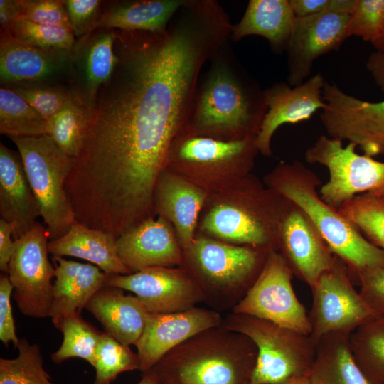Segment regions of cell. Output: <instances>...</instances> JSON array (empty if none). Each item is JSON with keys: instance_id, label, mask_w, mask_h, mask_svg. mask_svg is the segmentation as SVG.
<instances>
[{"instance_id": "21", "label": "cell", "mask_w": 384, "mask_h": 384, "mask_svg": "<svg viewBox=\"0 0 384 384\" xmlns=\"http://www.w3.org/2000/svg\"><path fill=\"white\" fill-rule=\"evenodd\" d=\"M121 262L132 272L150 267L181 265L183 250L166 219L149 218L131 228L116 240Z\"/></svg>"}, {"instance_id": "23", "label": "cell", "mask_w": 384, "mask_h": 384, "mask_svg": "<svg viewBox=\"0 0 384 384\" xmlns=\"http://www.w3.org/2000/svg\"><path fill=\"white\" fill-rule=\"evenodd\" d=\"M55 265L50 318L60 329L67 316L80 314L92 296L106 285L109 274L97 266L52 256Z\"/></svg>"}, {"instance_id": "27", "label": "cell", "mask_w": 384, "mask_h": 384, "mask_svg": "<svg viewBox=\"0 0 384 384\" xmlns=\"http://www.w3.org/2000/svg\"><path fill=\"white\" fill-rule=\"evenodd\" d=\"M116 240L108 233L75 221L63 236L50 240L48 249L54 257L70 256L89 261L108 274H132L117 255Z\"/></svg>"}, {"instance_id": "49", "label": "cell", "mask_w": 384, "mask_h": 384, "mask_svg": "<svg viewBox=\"0 0 384 384\" xmlns=\"http://www.w3.org/2000/svg\"><path fill=\"white\" fill-rule=\"evenodd\" d=\"M142 373V378L137 384H159L157 377L151 370Z\"/></svg>"}, {"instance_id": "46", "label": "cell", "mask_w": 384, "mask_h": 384, "mask_svg": "<svg viewBox=\"0 0 384 384\" xmlns=\"http://www.w3.org/2000/svg\"><path fill=\"white\" fill-rule=\"evenodd\" d=\"M14 226L11 223L0 219V270L8 274L9 265L14 249L12 240Z\"/></svg>"}, {"instance_id": "47", "label": "cell", "mask_w": 384, "mask_h": 384, "mask_svg": "<svg viewBox=\"0 0 384 384\" xmlns=\"http://www.w3.org/2000/svg\"><path fill=\"white\" fill-rule=\"evenodd\" d=\"M21 0H0L1 30L11 32L13 22L21 16Z\"/></svg>"}, {"instance_id": "17", "label": "cell", "mask_w": 384, "mask_h": 384, "mask_svg": "<svg viewBox=\"0 0 384 384\" xmlns=\"http://www.w3.org/2000/svg\"><path fill=\"white\" fill-rule=\"evenodd\" d=\"M325 82L324 76L316 73L294 87L280 82L264 90L267 111L255 139L258 151L270 156L271 139L281 125L307 120L324 108Z\"/></svg>"}, {"instance_id": "13", "label": "cell", "mask_w": 384, "mask_h": 384, "mask_svg": "<svg viewBox=\"0 0 384 384\" xmlns=\"http://www.w3.org/2000/svg\"><path fill=\"white\" fill-rule=\"evenodd\" d=\"M320 119L329 137L348 140L369 156L384 155V100L368 102L325 82Z\"/></svg>"}, {"instance_id": "3", "label": "cell", "mask_w": 384, "mask_h": 384, "mask_svg": "<svg viewBox=\"0 0 384 384\" xmlns=\"http://www.w3.org/2000/svg\"><path fill=\"white\" fill-rule=\"evenodd\" d=\"M257 358L250 338L220 325L176 346L150 370L167 384H251Z\"/></svg>"}, {"instance_id": "40", "label": "cell", "mask_w": 384, "mask_h": 384, "mask_svg": "<svg viewBox=\"0 0 384 384\" xmlns=\"http://www.w3.org/2000/svg\"><path fill=\"white\" fill-rule=\"evenodd\" d=\"M26 101L47 122L57 113L68 99L70 89L46 84L8 87Z\"/></svg>"}, {"instance_id": "37", "label": "cell", "mask_w": 384, "mask_h": 384, "mask_svg": "<svg viewBox=\"0 0 384 384\" xmlns=\"http://www.w3.org/2000/svg\"><path fill=\"white\" fill-rule=\"evenodd\" d=\"M95 378L93 384H111L122 373L139 370L137 353L106 332H102L96 348Z\"/></svg>"}, {"instance_id": "34", "label": "cell", "mask_w": 384, "mask_h": 384, "mask_svg": "<svg viewBox=\"0 0 384 384\" xmlns=\"http://www.w3.org/2000/svg\"><path fill=\"white\" fill-rule=\"evenodd\" d=\"M338 211L369 242L384 250V197L359 194L341 204Z\"/></svg>"}, {"instance_id": "22", "label": "cell", "mask_w": 384, "mask_h": 384, "mask_svg": "<svg viewBox=\"0 0 384 384\" xmlns=\"http://www.w3.org/2000/svg\"><path fill=\"white\" fill-rule=\"evenodd\" d=\"M102 30L95 36L80 38L78 47L73 50L70 90L91 108L117 62L114 51L117 31Z\"/></svg>"}, {"instance_id": "1", "label": "cell", "mask_w": 384, "mask_h": 384, "mask_svg": "<svg viewBox=\"0 0 384 384\" xmlns=\"http://www.w3.org/2000/svg\"><path fill=\"white\" fill-rule=\"evenodd\" d=\"M230 35L225 17L199 1L181 6L164 31H117V62L92 108L85 145L122 175L159 176L203 67Z\"/></svg>"}, {"instance_id": "11", "label": "cell", "mask_w": 384, "mask_h": 384, "mask_svg": "<svg viewBox=\"0 0 384 384\" xmlns=\"http://www.w3.org/2000/svg\"><path fill=\"white\" fill-rule=\"evenodd\" d=\"M293 274L282 254L277 250L270 251L254 284L231 311L310 335L309 315L292 284Z\"/></svg>"}, {"instance_id": "43", "label": "cell", "mask_w": 384, "mask_h": 384, "mask_svg": "<svg viewBox=\"0 0 384 384\" xmlns=\"http://www.w3.org/2000/svg\"><path fill=\"white\" fill-rule=\"evenodd\" d=\"M70 22L75 37L87 38L100 14L101 1L64 0Z\"/></svg>"}, {"instance_id": "10", "label": "cell", "mask_w": 384, "mask_h": 384, "mask_svg": "<svg viewBox=\"0 0 384 384\" xmlns=\"http://www.w3.org/2000/svg\"><path fill=\"white\" fill-rule=\"evenodd\" d=\"M48 242L46 226L37 222L28 233L14 240L9 265L12 297L20 311L31 318L51 315L55 267L48 260Z\"/></svg>"}, {"instance_id": "7", "label": "cell", "mask_w": 384, "mask_h": 384, "mask_svg": "<svg viewBox=\"0 0 384 384\" xmlns=\"http://www.w3.org/2000/svg\"><path fill=\"white\" fill-rule=\"evenodd\" d=\"M8 137L18 150L49 240L63 236L76 221L65 190L74 159L63 152L47 134Z\"/></svg>"}, {"instance_id": "12", "label": "cell", "mask_w": 384, "mask_h": 384, "mask_svg": "<svg viewBox=\"0 0 384 384\" xmlns=\"http://www.w3.org/2000/svg\"><path fill=\"white\" fill-rule=\"evenodd\" d=\"M311 289L312 305L308 315L310 336L316 343L329 334H351L375 316L355 289L346 265L337 256Z\"/></svg>"}, {"instance_id": "36", "label": "cell", "mask_w": 384, "mask_h": 384, "mask_svg": "<svg viewBox=\"0 0 384 384\" xmlns=\"http://www.w3.org/2000/svg\"><path fill=\"white\" fill-rule=\"evenodd\" d=\"M15 358H0V384H55L43 367L38 344L22 338Z\"/></svg>"}, {"instance_id": "6", "label": "cell", "mask_w": 384, "mask_h": 384, "mask_svg": "<svg viewBox=\"0 0 384 384\" xmlns=\"http://www.w3.org/2000/svg\"><path fill=\"white\" fill-rule=\"evenodd\" d=\"M222 325L245 335L257 346L251 384H284L309 375L316 346L310 335L232 311L223 319Z\"/></svg>"}, {"instance_id": "15", "label": "cell", "mask_w": 384, "mask_h": 384, "mask_svg": "<svg viewBox=\"0 0 384 384\" xmlns=\"http://www.w3.org/2000/svg\"><path fill=\"white\" fill-rule=\"evenodd\" d=\"M348 14L329 11L295 18L286 49L289 85L303 83L319 57L340 48L348 38Z\"/></svg>"}, {"instance_id": "24", "label": "cell", "mask_w": 384, "mask_h": 384, "mask_svg": "<svg viewBox=\"0 0 384 384\" xmlns=\"http://www.w3.org/2000/svg\"><path fill=\"white\" fill-rule=\"evenodd\" d=\"M0 215L14 226V240L28 233L41 216L19 154L0 144Z\"/></svg>"}, {"instance_id": "18", "label": "cell", "mask_w": 384, "mask_h": 384, "mask_svg": "<svg viewBox=\"0 0 384 384\" xmlns=\"http://www.w3.org/2000/svg\"><path fill=\"white\" fill-rule=\"evenodd\" d=\"M278 251L293 274L310 288L336 258L313 223L292 203L281 225Z\"/></svg>"}, {"instance_id": "52", "label": "cell", "mask_w": 384, "mask_h": 384, "mask_svg": "<svg viewBox=\"0 0 384 384\" xmlns=\"http://www.w3.org/2000/svg\"><path fill=\"white\" fill-rule=\"evenodd\" d=\"M158 380H159V379H158ZM159 384H167V383H161V382H160L159 380Z\"/></svg>"}, {"instance_id": "19", "label": "cell", "mask_w": 384, "mask_h": 384, "mask_svg": "<svg viewBox=\"0 0 384 384\" xmlns=\"http://www.w3.org/2000/svg\"><path fill=\"white\" fill-rule=\"evenodd\" d=\"M255 139L225 141L180 133L171 144L166 168L198 171L245 169L258 151Z\"/></svg>"}, {"instance_id": "20", "label": "cell", "mask_w": 384, "mask_h": 384, "mask_svg": "<svg viewBox=\"0 0 384 384\" xmlns=\"http://www.w3.org/2000/svg\"><path fill=\"white\" fill-rule=\"evenodd\" d=\"M73 62V50L39 48L1 30L0 79L4 85L43 84L71 74Z\"/></svg>"}, {"instance_id": "14", "label": "cell", "mask_w": 384, "mask_h": 384, "mask_svg": "<svg viewBox=\"0 0 384 384\" xmlns=\"http://www.w3.org/2000/svg\"><path fill=\"white\" fill-rule=\"evenodd\" d=\"M106 285L133 292L151 314L182 311L203 302L198 286L181 267H150L129 274H109Z\"/></svg>"}, {"instance_id": "9", "label": "cell", "mask_w": 384, "mask_h": 384, "mask_svg": "<svg viewBox=\"0 0 384 384\" xmlns=\"http://www.w3.org/2000/svg\"><path fill=\"white\" fill-rule=\"evenodd\" d=\"M267 196L249 193L242 201H222L205 216L202 228L221 240L266 251L279 250L283 218L292 203L274 208Z\"/></svg>"}, {"instance_id": "48", "label": "cell", "mask_w": 384, "mask_h": 384, "mask_svg": "<svg viewBox=\"0 0 384 384\" xmlns=\"http://www.w3.org/2000/svg\"><path fill=\"white\" fill-rule=\"evenodd\" d=\"M366 67L375 84L384 92V53L374 51L370 53Z\"/></svg>"}, {"instance_id": "4", "label": "cell", "mask_w": 384, "mask_h": 384, "mask_svg": "<svg viewBox=\"0 0 384 384\" xmlns=\"http://www.w3.org/2000/svg\"><path fill=\"white\" fill-rule=\"evenodd\" d=\"M272 174V191L306 215L331 251L346 265L351 278L366 268L384 265V250L321 198L316 189L320 181L313 172L294 161L281 164Z\"/></svg>"}, {"instance_id": "25", "label": "cell", "mask_w": 384, "mask_h": 384, "mask_svg": "<svg viewBox=\"0 0 384 384\" xmlns=\"http://www.w3.org/2000/svg\"><path fill=\"white\" fill-rule=\"evenodd\" d=\"M85 309L100 322L105 332L129 346L140 338L149 314L137 296L107 285L92 296Z\"/></svg>"}, {"instance_id": "41", "label": "cell", "mask_w": 384, "mask_h": 384, "mask_svg": "<svg viewBox=\"0 0 384 384\" xmlns=\"http://www.w3.org/2000/svg\"><path fill=\"white\" fill-rule=\"evenodd\" d=\"M21 18L73 31L65 4L60 0H21Z\"/></svg>"}, {"instance_id": "38", "label": "cell", "mask_w": 384, "mask_h": 384, "mask_svg": "<svg viewBox=\"0 0 384 384\" xmlns=\"http://www.w3.org/2000/svg\"><path fill=\"white\" fill-rule=\"evenodd\" d=\"M10 33L18 40L42 49L72 51L75 45L73 31L37 23L21 17L14 20Z\"/></svg>"}, {"instance_id": "50", "label": "cell", "mask_w": 384, "mask_h": 384, "mask_svg": "<svg viewBox=\"0 0 384 384\" xmlns=\"http://www.w3.org/2000/svg\"><path fill=\"white\" fill-rule=\"evenodd\" d=\"M372 45L375 48V51L384 53V34L379 40Z\"/></svg>"}, {"instance_id": "8", "label": "cell", "mask_w": 384, "mask_h": 384, "mask_svg": "<svg viewBox=\"0 0 384 384\" xmlns=\"http://www.w3.org/2000/svg\"><path fill=\"white\" fill-rule=\"evenodd\" d=\"M356 145L320 136L306 151L305 160L329 171V181L320 188L321 198L338 210L354 196L372 193L384 197V162L356 152Z\"/></svg>"}, {"instance_id": "32", "label": "cell", "mask_w": 384, "mask_h": 384, "mask_svg": "<svg viewBox=\"0 0 384 384\" xmlns=\"http://www.w3.org/2000/svg\"><path fill=\"white\" fill-rule=\"evenodd\" d=\"M349 343L366 375L375 384H384V316H373L355 329Z\"/></svg>"}, {"instance_id": "39", "label": "cell", "mask_w": 384, "mask_h": 384, "mask_svg": "<svg viewBox=\"0 0 384 384\" xmlns=\"http://www.w3.org/2000/svg\"><path fill=\"white\" fill-rule=\"evenodd\" d=\"M384 34V0H356L348 22V36L371 44Z\"/></svg>"}, {"instance_id": "44", "label": "cell", "mask_w": 384, "mask_h": 384, "mask_svg": "<svg viewBox=\"0 0 384 384\" xmlns=\"http://www.w3.org/2000/svg\"><path fill=\"white\" fill-rule=\"evenodd\" d=\"M13 289L14 287L8 274L1 273L0 277V339L6 347L12 343L17 348L20 339L16 333L10 299Z\"/></svg>"}, {"instance_id": "42", "label": "cell", "mask_w": 384, "mask_h": 384, "mask_svg": "<svg viewBox=\"0 0 384 384\" xmlns=\"http://www.w3.org/2000/svg\"><path fill=\"white\" fill-rule=\"evenodd\" d=\"M359 293L375 316H384V265L366 268L356 276Z\"/></svg>"}, {"instance_id": "2", "label": "cell", "mask_w": 384, "mask_h": 384, "mask_svg": "<svg viewBox=\"0 0 384 384\" xmlns=\"http://www.w3.org/2000/svg\"><path fill=\"white\" fill-rule=\"evenodd\" d=\"M228 41L201 73L181 133L225 141L256 138L267 111L264 90L236 60Z\"/></svg>"}, {"instance_id": "31", "label": "cell", "mask_w": 384, "mask_h": 384, "mask_svg": "<svg viewBox=\"0 0 384 384\" xmlns=\"http://www.w3.org/2000/svg\"><path fill=\"white\" fill-rule=\"evenodd\" d=\"M91 116L92 108L70 90L63 107L47 121L46 134L63 152L74 159L82 148Z\"/></svg>"}, {"instance_id": "26", "label": "cell", "mask_w": 384, "mask_h": 384, "mask_svg": "<svg viewBox=\"0 0 384 384\" xmlns=\"http://www.w3.org/2000/svg\"><path fill=\"white\" fill-rule=\"evenodd\" d=\"M206 198L201 188L165 169L158 179L155 210L174 224L183 250L195 238V228Z\"/></svg>"}, {"instance_id": "33", "label": "cell", "mask_w": 384, "mask_h": 384, "mask_svg": "<svg viewBox=\"0 0 384 384\" xmlns=\"http://www.w3.org/2000/svg\"><path fill=\"white\" fill-rule=\"evenodd\" d=\"M0 133L20 137L45 135L47 134V122L16 92L1 87Z\"/></svg>"}, {"instance_id": "29", "label": "cell", "mask_w": 384, "mask_h": 384, "mask_svg": "<svg viewBox=\"0 0 384 384\" xmlns=\"http://www.w3.org/2000/svg\"><path fill=\"white\" fill-rule=\"evenodd\" d=\"M186 1L187 0L121 1L100 14L92 31L98 29H118L125 31L162 32L167 28L174 15Z\"/></svg>"}, {"instance_id": "35", "label": "cell", "mask_w": 384, "mask_h": 384, "mask_svg": "<svg viewBox=\"0 0 384 384\" xmlns=\"http://www.w3.org/2000/svg\"><path fill=\"white\" fill-rule=\"evenodd\" d=\"M60 330L63 335V342L51 354L52 361L61 364L69 358H80L93 366L102 331L85 321L80 314L65 317Z\"/></svg>"}, {"instance_id": "5", "label": "cell", "mask_w": 384, "mask_h": 384, "mask_svg": "<svg viewBox=\"0 0 384 384\" xmlns=\"http://www.w3.org/2000/svg\"><path fill=\"white\" fill-rule=\"evenodd\" d=\"M270 251L195 238L180 265L213 310L231 311L259 276ZM219 312V311H218Z\"/></svg>"}, {"instance_id": "30", "label": "cell", "mask_w": 384, "mask_h": 384, "mask_svg": "<svg viewBox=\"0 0 384 384\" xmlns=\"http://www.w3.org/2000/svg\"><path fill=\"white\" fill-rule=\"evenodd\" d=\"M349 333L321 337L309 373L313 384H375L363 373L351 351Z\"/></svg>"}, {"instance_id": "16", "label": "cell", "mask_w": 384, "mask_h": 384, "mask_svg": "<svg viewBox=\"0 0 384 384\" xmlns=\"http://www.w3.org/2000/svg\"><path fill=\"white\" fill-rule=\"evenodd\" d=\"M223 319L215 310L198 306L174 313H149L144 331L134 345L139 370H149L164 355L186 340L222 325Z\"/></svg>"}, {"instance_id": "45", "label": "cell", "mask_w": 384, "mask_h": 384, "mask_svg": "<svg viewBox=\"0 0 384 384\" xmlns=\"http://www.w3.org/2000/svg\"><path fill=\"white\" fill-rule=\"evenodd\" d=\"M296 18L306 17L324 12L350 15L356 0H289Z\"/></svg>"}, {"instance_id": "28", "label": "cell", "mask_w": 384, "mask_h": 384, "mask_svg": "<svg viewBox=\"0 0 384 384\" xmlns=\"http://www.w3.org/2000/svg\"><path fill=\"white\" fill-rule=\"evenodd\" d=\"M295 18L289 0H250L240 21L232 26L230 40L260 36L275 52L282 53L287 49Z\"/></svg>"}, {"instance_id": "51", "label": "cell", "mask_w": 384, "mask_h": 384, "mask_svg": "<svg viewBox=\"0 0 384 384\" xmlns=\"http://www.w3.org/2000/svg\"><path fill=\"white\" fill-rule=\"evenodd\" d=\"M284 384H313L309 378V376H305L289 381Z\"/></svg>"}]
</instances>
